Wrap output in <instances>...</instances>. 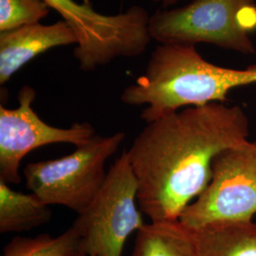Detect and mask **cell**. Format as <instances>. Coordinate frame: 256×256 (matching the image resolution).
<instances>
[{"label": "cell", "mask_w": 256, "mask_h": 256, "mask_svg": "<svg viewBox=\"0 0 256 256\" xmlns=\"http://www.w3.org/2000/svg\"><path fill=\"white\" fill-rule=\"evenodd\" d=\"M248 136L246 112L224 102L186 108L147 124L128 150L142 214L151 222L180 220L210 183L214 158Z\"/></svg>", "instance_id": "1"}, {"label": "cell", "mask_w": 256, "mask_h": 256, "mask_svg": "<svg viewBox=\"0 0 256 256\" xmlns=\"http://www.w3.org/2000/svg\"><path fill=\"white\" fill-rule=\"evenodd\" d=\"M256 84V64L236 70L212 64L196 46L160 44L152 52L144 74L122 92L128 106H146V124L178 110L224 102L232 90Z\"/></svg>", "instance_id": "2"}, {"label": "cell", "mask_w": 256, "mask_h": 256, "mask_svg": "<svg viewBox=\"0 0 256 256\" xmlns=\"http://www.w3.org/2000/svg\"><path fill=\"white\" fill-rule=\"evenodd\" d=\"M151 39L165 45L210 44L241 54H256V0H192L150 16Z\"/></svg>", "instance_id": "3"}, {"label": "cell", "mask_w": 256, "mask_h": 256, "mask_svg": "<svg viewBox=\"0 0 256 256\" xmlns=\"http://www.w3.org/2000/svg\"><path fill=\"white\" fill-rule=\"evenodd\" d=\"M74 30L77 44L74 56L84 72H93L119 57L142 54L151 37L150 14L133 5L117 14H102L93 9L90 0H44Z\"/></svg>", "instance_id": "4"}, {"label": "cell", "mask_w": 256, "mask_h": 256, "mask_svg": "<svg viewBox=\"0 0 256 256\" xmlns=\"http://www.w3.org/2000/svg\"><path fill=\"white\" fill-rule=\"evenodd\" d=\"M126 138L124 132L99 136L74 152L24 168L26 188L48 205H61L81 214L106 180V164Z\"/></svg>", "instance_id": "5"}, {"label": "cell", "mask_w": 256, "mask_h": 256, "mask_svg": "<svg viewBox=\"0 0 256 256\" xmlns=\"http://www.w3.org/2000/svg\"><path fill=\"white\" fill-rule=\"evenodd\" d=\"M128 151L111 165L100 191L72 224L88 256H122L128 238L146 223Z\"/></svg>", "instance_id": "6"}, {"label": "cell", "mask_w": 256, "mask_h": 256, "mask_svg": "<svg viewBox=\"0 0 256 256\" xmlns=\"http://www.w3.org/2000/svg\"><path fill=\"white\" fill-rule=\"evenodd\" d=\"M256 214V142L247 140L216 156L204 192L180 221L192 230L252 221Z\"/></svg>", "instance_id": "7"}, {"label": "cell", "mask_w": 256, "mask_h": 256, "mask_svg": "<svg viewBox=\"0 0 256 256\" xmlns=\"http://www.w3.org/2000/svg\"><path fill=\"white\" fill-rule=\"evenodd\" d=\"M36 97V90L26 84L19 90L18 108L0 106V180L8 184L21 182V162L34 149L54 144L82 146L97 135L88 122L68 128L48 124L32 110Z\"/></svg>", "instance_id": "8"}, {"label": "cell", "mask_w": 256, "mask_h": 256, "mask_svg": "<svg viewBox=\"0 0 256 256\" xmlns=\"http://www.w3.org/2000/svg\"><path fill=\"white\" fill-rule=\"evenodd\" d=\"M77 44V37L64 20L40 23L0 32V84L5 86L19 70L37 55L56 46Z\"/></svg>", "instance_id": "9"}, {"label": "cell", "mask_w": 256, "mask_h": 256, "mask_svg": "<svg viewBox=\"0 0 256 256\" xmlns=\"http://www.w3.org/2000/svg\"><path fill=\"white\" fill-rule=\"evenodd\" d=\"M130 256H196L194 232L180 220L150 221L137 232Z\"/></svg>", "instance_id": "10"}, {"label": "cell", "mask_w": 256, "mask_h": 256, "mask_svg": "<svg viewBox=\"0 0 256 256\" xmlns=\"http://www.w3.org/2000/svg\"><path fill=\"white\" fill-rule=\"evenodd\" d=\"M52 216L50 206L36 194L18 192L0 180V232H20L48 223Z\"/></svg>", "instance_id": "11"}, {"label": "cell", "mask_w": 256, "mask_h": 256, "mask_svg": "<svg viewBox=\"0 0 256 256\" xmlns=\"http://www.w3.org/2000/svg\"><path fill=\"white\" fill-rule=\"evenodd\" d=\"M194 232L196 256H256V223L252 221Z\"/></svg>", "instance_id": "12"}, {"label": "cell", "mask_w": 256, "mask_h": 256, "mask_svg": "<svg viewBox=\"0 0 256 256\" xmlns=\"http://www.w3.org/2000/svg\"><path fill=\"white\" fill-rule=\"evenodd\" d=\"M1 256H88L82 239L72 225L58 236L42 234L34 238L16 236L3 248Z\"/></svg>", "instance_id": "13"}, {"label": "cell", "mask_w": 256, "mask_h": 256, "mask_svg": "<svg viewBox=\"0 0 256 256\" xmlns=\"http://www.w3.org/2000/svg\"><path fill=\"white\" fill-rule=\"evenodd\" d=\"M50 10L44 0H0V32L40 23Z\"/></svg>", "instance_id": "14"}, {"label": "cell", "mask_w": 256, "mask_h": 256, "mask_svg": "<svg viewBox=\"0 0 256 256\" xmlns=\"http://www.w3.org/2000/svg\"><path fill=\"white\" fill-rule=\"evenodd\" d=\"M150 1L156 2V3H160L164 8H166L168 6H173L180 0H150Z\"/></svg>", "instance_id": "15"}]
</instances>
